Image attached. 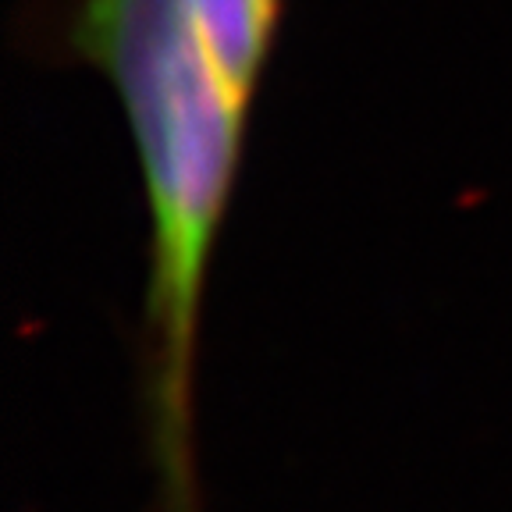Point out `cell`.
Wrapping results in <instances>:
<instances>
[{"label": "cell", "instance_id": "1", "mask_svg": "<svg viewBox=\"0 0 512 512\" xmlns=\"http://www.w3.org/2000/svg\"><path fill=\"white\" fill-rule=\"evenodd\" d=\"M64 47L111 82L150 214L143 306L146 448L164 512H203L196 381L210 264L256 96L217 61L189 0H75Z\"/></svg>", "mask_w": 512, "mask_h": 512}, {"label": "cell", "instance_id": "2", "mask_svg": "<svg viewBox=\"0 0 512 512\" xmlns=\"http://www.w3.org/2000/svg\"><path fill=\"white\" fill-rule=\"evenodd\" d=\"M217 61L256 96L281 25V0H189Z\"/></svg>", "mask_w": 512, "mask_h": 512}]
</instances>
